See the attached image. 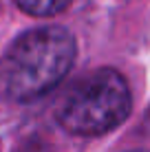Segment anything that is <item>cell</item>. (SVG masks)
Wrapping results in <instances>:
<instances>
[{"label": "cell", "instance_id": "1", "mask_svg": "<svg viewBox=\"0 0 150 152\" xmlns=\"http://www.w3.org/2000/svg\"><path fill=\"white\" fill-rule=\"evenodd\" d=\"M77 55L75 38L64 27H38L22 33L0 57V97L33 102L69 75Z\"/></svg>", "mask_w": 150, "mask_h": 152}, {"label": "cell", "instance_id": "2", "mask_svg": "<svg viewBox=\"0 0 150 152\" xmlns=\"http://www.w3.org/2000/svg\"><path fill=\"white\" fill-rule=\"evenodd\" d=\"M130 88L119 71L97 69L86 73L58 106V124L71 134L95 137L121 126L130 115Z\"/></svg>", "mask_w": 150, "mask_h": 152}, {"label": "cell", "instance_id": "3", "mask_svg": "<svg viewBox=\"0 0 150 152\" xmlns=\"http://www.w3.org/2000/svg\"><path fill=\"white\" fill-rule=\"evenodd\" d=\"M20 11L33 15V18H51V15L64 11L73 0H13Z\"/></svg>", "mask_w": 150, "mask_h": 152}, {"label": "cell", "instance_id": "4", "mask_svg": "<svg viewBox=\"0 0 150 152\" xmlns=\"http://www.w3.org/2000/svg\"><path fill=\"white\" fill-rule=\"evenodd\" d=\"M130 152H146V150H130Z\"/></svg>", "mask_w": 150, "mask_h": 152}]
</instances>
